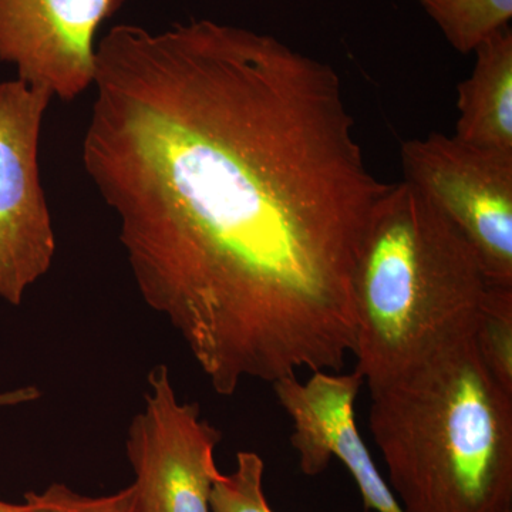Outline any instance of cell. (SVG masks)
<instances>
[{
  "label": "cell",
  "instance_id": "2",
  "mask_svg": "<svg viewBox=\"0 0 512 512\" xmlns=\"http://www.w3.org/2000/svg\"><path fill=\"white\" fill-rule=\"evenodd\" d=\"M370 396V433L404 512L512 510V394L473 333Z\"/></svg>",
  "mask_w": 512,
  "mask_h": 512
},
{
  "label": "cell",
  "instance_id": "12",
  "mask_svg": "<svg viewBox=\"0 0 512 512\" xmlns=\"http://www.w3.org/2000/svg\"><path fill=\"white\" fill-rule=\"evenodd\" d=\"M265 464L254 451H239L237 468L218 474L210 495L211 512H274L266 501Z\"/></svg>",
  "mask_w": 512,
  "mask_h": 512
},
{
  "label": "cell",
  "instance_id": "16",
  "mask_svg": "<svg viewBox=\"0 0 512 512\" xmlns=\"http://www.w3.org/2000/svg\"><path fill=\"white\" fill-rule=\"evenodd\" d=\"M507 512H512V510H508Z\"/></svg>",
  "mask_w": 512,
  "mask_h": 512
},
{
  "label": "cell",
  "instance_id": "1",
  "mask_svg": "<svg viewBox=\"0 0 512 512\" xmlns=\"http://www.w3.org/2000/svg\"><path fill=\"white\" fill-rule=\"evenodd\" d=\"M96 56L84 170L148 308L221 396L340 372L357 254L392 184L367 167L338 72L207 19L113 26Z\"/></svg>",
  "mask_w": 512,
  "mask_h": 512
},
{
  "label": "cell",
  "instance_id": "8",
  "mask_svg": "<svg viewBox=\"0 0 512 512\" xmlns=\"http://www.w3.org/2000/svg\"><path fill=\"white\" fill-rule=\"evenodd\" d=\"M363 383L353 370L349 375L313 372L306 382L288 376L272 386L292 420L291 446L305 476H318L336 458L355 480L366 511L404 512L357 430L355 406Z\"/></svg>",
  "mask_w": 512,
  "mask_h": 512
},
{
  "label": "cell",
  "instance_id": "4",
  "mask_svg": "<svg viewBox=\"0 0 512 512\" xmlns=\"http://www.w3.org/2000/svg\"><path fill=\"white\" fill-rule=\"evenodd\" d=\"M404 180L464 235L494 285L512 286V153L441 133L402 144Z\"/></svg>",
  "mask_w": 512,
  "mask_h": 512
},
{
  "label": "cell",
  "instance_id": "5",
  "mask_svg": "<svg viewBox=\"0 0 512 512\" xmlns=\"http://www.w3.org/2000/svg\"><path fill=\"white\" fill-rule=\"evenodd\" d=\"M52 100L19 79L0 83V298L13 306L50 271L56 254L39 170L40 131Z\"/></svg>",
  "mask_w": 512,
  "mask_h": 512
},
{
  "label": "cell",
  "instance_id": "6",
  "mask_svg": "<svg viewBox=\"0 0 512 512\" xmlns=\"http://www.w3.org/2000/svg\"><path fill=\"white\" fill-rule=\"evenodd\" d=\"M221 431L202 419L197 403L178 400L170 370L158 365L147 377L143 412L127 431V458L146 512H211L215 448Z\"/></svg>",
  "mask_w": 512,
  "mask_h": 512
},
{
  "label": "cell",
  "instance_id": "14",
  "mask_svg": "<svg viewBox=\"0 0 512 512\" xmlns=\"http://www.w3.org/2000/svg\"><path fill=\"white\" fill-rule=\"evenodd\" d=\"M29 397L32 396H29L28 390L26 392L6 394V396H0V403L25 402V400H29Z\"/></svg>",
  "mask_w": 512,
  "mask_h": 512
},
{
  "label": "cell",
  "instance_id": "7",
  "mask_svg": "<svg viewBox=\"0 0 512 512\" xmlns=\"http://www.w3.org/2000/svg\"><path fill=\"white\" fill-rule=\"evenodd\" d=\"M126 0H0V60L70 103L93 86L96 36Z\"/></svg>",
  "mask_w": 512,
  "mask_h": 512
},
{
  "label": "cell",
  "instance_id": "13",
  "mask_svg": "<svg viewBox=\"0 0 512 512\" xmlns=\"http://www.w3.org/2000/svg\"><path fill=\"white\" fill-rule=\"evenodd\" d=\"M25 504L29 512H146L134 483L119 493L97 498L77 494L67 485L55 483L42 493L25 494Z\"/></svg>",
  "mask_w": 512,
  "mask_h": 512
},
{
  "label": "cell",
  "instance_id": "9",
  "mask_svg": "<svg viewBox=\"0 0 512 512\" xmlns=\"http://www.w3.org/2000/svg\"><path fill=\"white\" fill-rule=\"evenodd\" d=\"M476 66L458 84L456 138L512 153V30L495 32L474 50Z\"/></svg>",
  "mask_w": 512,
  "mask_h": 512
},
{
  "label": "cell",
  "instance_id": "10",
  "mask_svg": "<svg viewBox=\"0 0 512 512\" xmlns=\"http://www.w3.org/2000/svg\"><path fill=\"white\" fill-rule=\"evenodd\" d=\"M457 52H474L484 40L508 26L512 0H420Z\"/></svg>",
  "mask_w": 512,
  "mask_h": 512
},
{
  "label": "cell",
  "instance_id": "11",
  "mask_svg": "<svg viewBox=\"0 0 512 512\" xmlns=\"http://www.w3.org/2000/svg\"><path fill=\"white\" fill-rule=\"evenodd\" d=\"M473 336L485 369L512 394V286H490Z\"/></svg>",
  "mask_w": 512,
  "mask_h": 512
},
{
  "label": "cell",
  "instance_id": "3",
  "mask_svg": "<svg viewBox=\"0 0 512 512\" xmlns=\"http://www.w3.org/2000/svg\"><path fill=\"white\" fill-rule=\"evenodd\" d=\"M493 282L464 235L413 185H390L352 276L355 372L370 392L470 335Z\"/></svg>",
  "mask_w": 512,
  "mask_h": 512
},
{
  "label": "cell",
  "instance_id": "15",
  "mask_svg": "<svg viewBox=\"0 0 512 512\" xmlns=\"http://www.w3.org/2000/svg\"><path fill=\"white\" fill-rule=\"evenodd\" d=\"M0 512H29L26 504H9L0 501Z\"/></svg>",
  "mask_w": 512,
  "mask_h": 512
}]
</instances>
